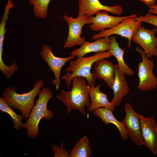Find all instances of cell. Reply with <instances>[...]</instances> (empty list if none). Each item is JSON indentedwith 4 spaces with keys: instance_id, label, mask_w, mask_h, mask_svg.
I'll use <instances>...</instances> for the list:
<instances>
[{
    "instance_id": "obj_1",
    "label": "cell",
    "mask_w": 157,
    "mask_h": 157,
    "mask_svg": "<svg viewBox=\"0 0 157 157\" xmlns=\"http://www.w3.org/2000/svg\"><path fill=\"white\" fill-rule=\"evenodd\" d=\"M71 85V90H61L57 98L66 106L67 114L73 110H76L84 116L86 106L88 115L91 102L89 96L90 87L87 84L85 78L82 76L74 77L72 80Z\"/></svg>"
},
{
    "instance_id": "obj_2",
    "label": "cell",
    "mask_w": 157,
    "mask_h": 157,
    "mask_svg": "<svg viewBox=\"0 0 157 157\" xmlns=\"http://www.w3.org/2000/svg\"><path fill=\"white\" fill-rule=\"evenodd\" d=\"M112 56L111 53L108 51L98 52L89 57H77L76 59L71 60L69 66L65 69L67 73L62 76L61 79L65 80L68 89L71 84L72 79L76 76L84 77L90 87L95 85L94 73H91L90 71L92 65L99 59L108 58Z\"/></svg>"
},
{
    "instance_id": "obj_3",
    "label": "cell",
    "mask_w": 157,
    "mask_h": 157,
    "mask_svg": "<svg viewBox=\"0 0 157 157\" xmlns=\"http://www.w3.org/2000/svg\"><path fill=\"white\" fill-rule=\"evenodd\" d=\"M37 95L35 104L33 107L29 117L26 122L23 123L22 128L27 129V134L30 138L34 139L40 134L38 127L42 119L46 121L50 120L54 115L52 111L47 108V106L49 100L53 97L52 91L46 87L40 90Z\"/></svg>"
},
{
    "instance_id": "obj_4",
    "label": "cell",
    "mask_w": 157,
    "mask_h": 157,
    "mask_svg": "<svg viewBox=\"0 0 157 157\" xmlns=\"http://www.w3.org/2000/svg\"><path fill=\"white\" fill-rule=\"evenodd\" d=\"M44 85L43 80L39 79L34 83L31 90L22 94L17 93L15 87H7L4 89L2 97L11 107L19 111L21 116L28 118L35 105V97Z\"/></svg>"
},
{
    "instance_id": "obj_5",
    "label": "cell",
    "mask_w": 157,
    "mask_h": 157,
    "mask_svg": "<svg viewBox=\"0 0 157 157\" xmlns=\"http://www.w3.org/2000/svg\"><path fill=\"white\" fill-rule=\"evenodd\" d=\"M136 50L142 59V61H139L138 66L139 82L137 88L142 91L155 89L157 87V78L153 72L154 61L147 57L144 51L140 47L137 46Z\"/></svg>"
},
{
    "instance_id": "obj_6",
    "label": "cell",
    "mask_w": 157,
    "mask_h": 157,
    "mask_svg": "<svg viewBox=\"0 0 157 157\" xmlns=\"http://www.w3.org/2000/svg\"><path fill=\"white\" fill-rule=\"evenodd\" d=\"M137 15L136 14L132 15L131 16L124 19L114 27L95 34L92 39L96 40L100 38L109 37L113 34L119 35L128 40L127 47L131 49L132 38L142 24V22L137 20Z\"/></svg>"
},
{
    "instance_id": "obj_7",
    "label": "cell",
    "mask_w": 157,
    "mask_h": 157,
    "mask_svg": "<svg viewBox=\"0 0 157 157\" xmlns=\"http://www.w3.org/2000/svg\"><path fill=\"white\" fill-rule=\"evenodd\" d=\"M63 18L68 26V35L63 48H70L76 45L82 46L85 41V37L81 36L82 28L85 24H91L90 18L78 15L77 17L74 18L64 15Z\"/></svg>"
},
{
    "instance_id": "obj_8",
    "label": "cell",
    "mask_w": 157,
    "mask_h": 157,
    "mask_svg": "<svg viewBox=\"0 0 157 157\" xmlns=\"http://www.w3.org/2000/svg\"><path fill=\"white\" fill-rule=\"evenodd\" d=\"M124 109L125 115L122 122L129 139L137 145H144L141 134L140 121L137 113L129 103L125 104Z\"/></svg>"
},
{
    "instance_id": "obj_9",
    "label": "cell",
    "mask_w": 157,
    "mask_h": 157,
    "mask_svg": "<svg viewBox=\"0 0 157 157\" xmlns=\"http://www.w3.org/2000/svg\"><path fill=\"white\" fill-rule=\"evenodd\" d=\"M40 53L42 59L47 63L50 70L54 74V78L51 83L56 86L57 90L61 85L60 77L62 68L67 61L75 58V56H71L65 58L56 57L53 53L51 47L46 44L43 45Z\"/></svg>"
},
{
    "instance_id": "obj_10",
    "label": "cell",
    "mask_w": 157,
    "mask_h": 157,
    "mask_svg": "<svg viewBox=\"0 0 157 157\" xmlns=\"http://www.w3.org/2000/svg\"><path fill=\"white\" fill-rule=\"evenodd\" d=\"M156 27L149 29L140 26L133 35L131 41L140 45L143 49L147 57L151 58L157 56V48L156 43L157 37Z\"/></svg>"
},
{
    "instance_id": "obj_11",
    "label": "cell",
    "mask_w": 157,
    "mask_h": 157,
    "mask_svg": "<svg viewBox=\"0 0 157 157\" xmlns=\"http://www.w3.org/2000/svg\"><path fill=\"white\" fill-rule=\"evenodd\" d=\"M140 119L141 132L144 145L153 155L157 153V124L153 117H145L137 114Z\"/></svg>"
},
{
    "instance_id": "obj_12",
    "label": "cell",
    "mask_w": 157,
    "mask_h": 157,
    "mask_svg": "<svg viewBox=\"0 0 157 157\" xmlns=\"http://www.w3.org/2000/svg\"><path fill=\"white\" fill-rule=\"evenodd\" d=\"M78 15L85 16L90 18L95 15L100 11H106L110 13L120 15L123 11L119 5L108 6L102 4L99 0H78Z\"/></svg>"
},
{
    "instance_id": "obj_13",
    "label": "cell",
    "mask_w": 157,
    "mask_h": 157,
    "mask_svg": "<svg viewBox=\"0 0 157 157\" xmlns=\"http://www.w3.org/2000/svg\"><path fill=\"white\" fill-rule=\"evenodd\" d=\"M106 11L98 12L95 17H90V28L94 31H101L115 26L124 19L132 16H113L109 15Z\"/></svg>"
},
{
    "instance_id": "obj_14",
    "label": "cell",
    "mask_w": 157,
    "mask_h": 157,
    "mask_svg": "<svg viewBox=\"0 0 157 157\" xmlns=\"http://www.w3.org/2000/svg\"><path fill=\"white\" fill-rule=\"evenodd\" d=\"M114 78L112 89L114 97L111 101L114 107L119 105L123 97L127 95L130 88L125 79V74L119 68L118 65H114Z\"/></svg>"
},
{
    "instance_id": "obj_15",
    "label": "cell",
    "mask_w": 157,
    "mask_h": 157,
    "mask_svg": "<svg viewBox=\"0 0 157 157\" xmlns=\"http://www.w3.org/2000/svg\"><path fill=\"white\" fill-rule=\"evenodd\" d=\"M110 42L109 37L99 38L92 42L85 41L81 47L71 52L70 55L81 57L91 52H106L109 50Z\"/></svg>"
},
{
    "instance_id": "obj_16",
    "label": "cell",
    "mask_w": 157,
    "mask_h": 157,
    "mask_svg": "<svg viewBox=\"0 0 157 157\" xmlns=\"http://www.w3.org/2000/svg\"><path fill=\"white\" fill-rule=\"evenodd\" d=\"M94 68V79L103 80L112 89L115 75L114 65L110 61L102 58L95 63Z\"/></svg>"
},
{
    "instance_id": "obj_17",
    "label": "cell",
    "mask_w": 157,
    "mask_h": 157,
    "mask_svg": "<svg viewBox=\"0 0 157 157\" xmlns=\"http://www.w3.org/2000/svg\"><path fill=\"white\" fill-rule=\"evenodd\" d=\"M94 85L90 87L89 96L91 102L88 111L93 112L98 108L106 107L114 111L115 108L113 106L111 102L108 100L107 95L100 90V84L96 87Z\"/></svg>"
},
{
    "instance_id": "obj_18",
    "label": "cell",
    "mask_w": 157,
    "mask_h": 157,
    "mask_svg": "<svg viewBox=\"0 0 157 157\" xmlns=\"http://www.w3.org/2000/svg\"><path fill=\"white\" fill-rule=\"evenodd\" d=\"M113 111L110 109L101 107L95 110L93 114L96 117L100 118L105 124L110 123L114 124L117 128L122 140H126L128 137L127 132L122 122L118 120L114 116Z\"/></svg>"
},
{
    "instance_id": "obj_19",
    "label": "cell",
    "mask_w": 157,
    "mask_h": 157,
    "mask_svg": "<svg viewBox=\"0 0 157 157\" xmlns=\"http://www.w3.org/2000/svg\"><path fill=\"white\" fill-rule=\"evenodd\" d=\"M110 42L109 51L112 56L116 58L119 69L126 75L131 76L134 74L133 71L125 63L124 59V49L120 48L119 43L117 42L116 38L114 35L110 37Z\"/></svg>"
},
{
    "instance_id": "obj_20",
    "label": "cell",
    "mask_w": 157,
    "mask_h": 157,
    "mask_svg": "<svg viewBox=\"0 0 157 157\" xmlns=\"http://www.w3.org/2000/svg\"><path fill=\"white\" fill-rule=\"evenodd\" d=\"M91 154L89 140L85 135L75 144L70 153L69 157H88Z\"/></svg>"
},
{
    "instance_id": "obj_21",
    "label": "cell",
    "mask_w": 157,
    "mask_h": 157,
    "mask_svg": "<svg viewBox=\"0 0 157 157\" xmlns=\"http://www.w3.org/2000/svg\"><path fill=\"white\" fill-rule=\"evenodd\" d=\"M0 110L3 112L6 113L10 116L13 122V126L15 129L18 130L22 128L23 124L22 120L23 118H25L16 114L11 107L1 97H0Z\"/></svg>"
},
{
    "instance_id": "obj_22",
    "label": "cell",
    "mask_w": 157,
    "mask_h": 157,
    "mask_svg": "<svg viewBox=\"0 0 157 157\" xmlns=\"http://www.w3.org/2000/svg\"><path fill=\"white\" fill-rule=\"evenodd\" d=\"M51 0H28L33 6L34 15L39 18H46L48 7Z\"/></svg>"
},
{
    "instance_id": "obj_23",
    "label": "cell",
    "mask_w": 157,
    "mask_h": 157,
    "mask_svg": "<svg viewBox=\"0 0 157 157\" xmlns=\"http://www.w3.org/2000/svg\"><path fill=\"white\" fill-rule=\"evenodd\" d=\"M15 7L12 0H8L4 12L0 23V47H3L5 35L6 31L5 26L6 22L9 18L10 10Z\"/></svg>"
},
{
    "instance_id": "obj_24",
    "label": "cell",
    "mask_w": 157,
    "mask_h": 157,
    "mask_svg": "<svg viewBox=\"0 0 157 157\" xmlns=\"http://www.w3.org/2000/svg\"><path fill=\"white\" fill-rule=\"evenodd\" d=\"M51 149L54 154V157H69L70 153L63 147V142H62L60 148L56 144L51 146Z\"/></svg>"
},
{
    "instance_id": "obj_25",
    "label": "cell",
    "mask_w": 157,
    "mask_h": 157,
    "mask_svg": "<svg viewBox=\"0 0 157 157\" xmlns=\"http://www.w3.org/2000/svg\"><path fill=\"white\" fill-rule=\"evenodd\" d=\"M137 21L153 25L157 28V15L147 13L144 16L137 17Z\"/></svg>"
},
{
    "instance_id": "obj_26",
    "label": "cell",
    "mask_w": 157,
    "mask_h": 157,
    "mask_svg": "<svg viewBox=\"0 0 157 157\" xmlns=\"http://www.w3.org/2000/svg\"><path fill=\"white\" fill-rule=\"evenodd\" d=\"M142 2L149 7V8L156 5V0H139Z\"/></svg>"
},
{
    "instance_id": "obj_27",
    "label": "cell",
    "mask_w": 157,
    "mask_h": 157,
    "mask_svg": "<svg viewBox=\"0 0 157 157\" xmlns=\"http://www.w3.org/2000/svg\"><path fill=\"white\" fill-rule=\"evenodd\" d=\"M148 12L154 15L157 14V5L149 8Z\"/></svg>"
},
{
    "instance_id": "obj_28",
    "label": "cell",
    "mask_w": 157,
    "mask_h": 157,
    "mask_svg": "<svg viewBox=\"0 0 157 157\" xmlns=\"http://www.w3.org/2000/svg\"><path fill=\"white\" fill-rule=\"evenodd\" d=\"M156 34H157V29H156ZM156 47L157 48V42H156Z\"/></svg>"
},
{
    "instance_id": "obj_29",
    "label": "cell",
    "mask_w": 157,
    "mask_h": 157,
    "mask_svg": "<svg viewBox=\"0 0 157 157\" xmlns=\"http://www.w3.org/2000/svg\"><path fill=\"white\" fill-rule=\"evenodd\" d=\"M156 5H157V4Z\"/></svg>"
}]
</instances>
